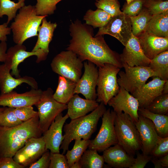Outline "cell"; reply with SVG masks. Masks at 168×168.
Returning a JSON list of instances; mask_svg holds the SVG:
<instances>
[{
    "label": "cell",
    "mask_w": 168,
    "mask_h": 168,
    "mask_svg": "<svg viewBox=\"0 0 168 168\" xmlns=\"http://www.w3.org/2000/svg\"><path fill=\"white\" fill-rule=\"evenodd\" d=\"M93 29L78 19L72 22L69 28L71 39L66 50L75 53L82 61H90L98 67L110 63L123 68L120 54L110 48L103 35L94 36Z\"/></svg>",
    "instance_id": "6da1fadb"
},
{
    "label": "cell",
    "mask_w": 168,
    "mask_h": 168,
    "mask_svg": "<svg viewBox=\"0 0 168 168\" xmlns=\"http://www.w3.org/2000/svg\"><path fill=\"white\" fill-rule=\"evenodd\" d=\"M42 134L39 128V116L15 127L0 126V158L13 157L29 139L40 137Z\"/></svg>",
    "instance_id": "7a4b0ae2"
},
{
    "label": "cell",
    "mask_w": 168,
    "mask_h": 168,
    "mask_svg": "<svg viewBox=\"0 0 168 168\" xmlns=\"http://www.w3.org/2000/svg\"><path fill=\"white\" fill-rule=\"evenodd\" d=\"M105 105L102 102L90 114L71 119L69 123L64 125V134L60 147L64 154L68 150L70 143L77 138L89 139L96 131L98 122L106 110Z\"/></svg>",
    "instance_id": "3957f363"
},
{
    "label": "cell",
    "mask_w": 168,
    "mask_h": 168,
    "mask_svg": "<svg viewBox=\"0 0 168 168\" xmlns=\"http://www.w3.org/2000/svg\"><path fill=\"white\" fill-rule=\"evenodd\" d=\"M46 16L37 15L35 6H24L19 9L10 27L13 39L16 44H23L31 37L38 36L43 19Z\"/></svg>",
    "instance_id": "277c9868"
},
{
    "label": "cell",
    "mask_w": 168,
    "mask_h": 168,
    "mask_svg": "<svg viewBox=\"0 0 168 168\" xmlns=\"http://www.w3.org/2000/svg\"><path fill=\"white\" fill-rule=\"evenodd\" d=\"M114 126L118 144L128 154L134 156L142 147L134 122L129 115L121 112L116 113Z\"/></svg>",
    "instance_id": "5b68a950"
},
{
    "label": "cell",
    "mask_w": 168,
    "mask_h": 168,
    "mask_svg": "<svg viewBox=\"0 0 168 168\" xmlns=\"http://www.w3.org/2000/svg\"><path fill=\"white\" fill-rule=\"evenodd\" d=\"M120 71V68L110 63H105L99 67L96 100L98 102H102L106 105L109 101L117 94L120 87L117 75Z\"/></svg>",
    "instance_id": "8992f818"
},
{
    "label": "cell",
    "mask_w": 168,
    "mask_h": 168,
    "mask_svg": "<svg viewBox=\"0 0 168 168\" xmlns=\"http://www.w3.org/2000/svg\"><path fill=\"white\" fill-rule=\"evenodd\" d=\"M50 66L55 73L77 83L82 76L83 63L75 53L67 50L55 56Z\"/></svg>",
    "instance_id": "52a82bcc"
},
{
    "label": "cell",
    "mask_w": 168,
    "mask_h": 168,
    "mask_svg": "<svg viewBox=\"0 0 168 168\" xmlns=\"http://www.w3.org/2000/svg\"><path fill=\"white\" fill-rule=\"evenodd\" d=\"M53 94L51 88L43 91L40 98L35 105L38 110L39 128L43 133L48 129L56 117L67 109V104L54 99Z\"/></svg>",
    "instance_id": "ba28073f"
},
{
    "label": "cell",
    "mask_w": 168,
    "mask_h": 168,
    "mask_svg": "<svg viewBox=\"0 0 168 168\" xmlns=\"http://www.w3.org/2000/svg\"><path fill=\"white\" fill-rule=\"evenodd\" d=\"M125 71H120L117 82L120 87L132 94L146 84L150 77H156L155 73L149 66L131 67L123 63Z\"/></svg>",
    "instance_id": "9c48e42d"
},
{
    "label": "cell",
    "mask_w": 168,
    "mask_h": 168,
    "mask_svg": "<svg viewBox=\"0 0 168 168\" xmlns=\"http://www.w3.org/2000/svg\"><path fill=\"white\" fill-rule=\"evenodd\" d=\"M116 113L110 108L106 110L102 117L101 125L95 138L90 140L88 147L102 152L118 143L114 122Z\"/></svg>",
    "instance_id": "30bf717a"
},
{
    "label": "cell",
    "mask_w": 168,
    "mask_h": 168,
    "mask_svg": "<svg viewBox=\"0 0 168 168\" xmlns=\"http://www.w3.org/2000/svg\"><path fill=\"white\" fill-rule=\"evenodd\" d=\"M132 34L130 17L122 12L112 16L105 26L99 28L95 36L110 35L116 38L125 46Z\"/></svg>",
    "instance_id": "8fae6325"
},
{
    "label": "cell",
    "mask_w": 168,
    "mask_h": 168,
    "mask_svg": "<svg viewBox=\"0 0 168 168\" xmlns=\"http://www.w3.org/2000/svg\"><path fill=\"white\" fill-rule=\"evenodd\" d=\"M48 54L41 49L35 51H27L24 45L16 44L10 47L7 51L4 63L10 68L11 74L18 78L21 77L18 68L21 63L27 58L35 55L37 57L36 62L39 63L45 60Z\"/></svg>",
    "instance_id": "7c38bea8"
},
{
    "label": "cell",
    "mask_w": 168,
    "mask_h": 168,
    "mask_svg": "<svg viewBox=\"0 0 168 168\" xmlns=\"http://www.w3.org/2000/svg\"><path fill=\"white\" fill-rule=\"evenodd\" d=\"M43 137L29 139L13 156L14 160L24 167L36 161L47 150Z\"/></svg>",
    "instance_id": "4fadbf2b"
},
{
    "label": "cell",
    "mask_w": 168,
    "mask_h": 168,
    "mask_svg": "<svg viewBox=\"0 0 168 168\" xmlns=\"http://www.w3.org/2000/svg\"><path fill=\"white\" fill-rule=\"evenodd\" d=\"M83 67L84 73L77 83L74 94H81L86 99L96 100L98 69L94 64L88 61L84 62Z\"/></svg>",
    "instance_id": "5bb4252c"
},
{
    "label": "cell",
    "mask_w": 168,
    "mask_h": 168,
    "mask_svg": "<svg viewBox=\"0 0 168 168\" xmlns=\"http://www.w3.org/2000/svg\"><path fill=\"white\" fill-rule=\"evenodd\" d=\"M107 104L113 108L116 113L123 112L129 115L134 123L138 121V101L123 87L120 86L117 94L109 101Z\"/></svg>",
    "instance_id": "9a60e30c"
},
{
    "label": "cell",
    "mask_w": 168,
    "mask_h": 168,
    "mask_svg": "<svg viewBox=\"0 0 168 168\" xmlns=\"http://www.w3.org/2000/svg\"><path fill=\"white\" fill-rule=\"evenodd\" d=\"M43 91L41 89L31 88L29 91L19 93L13 90L0 94V106L16 108L33 106L40 98Z\"/></svg>",
    "instance_id": "2e32d148"
},
{
    "label": "cell",
    "mask_w": 168,
    "mask_h": 168,
    "mask_svg": "<svg viewBox=\"0 0 168 168\" xmlns=\"http://www.w3.org/2000/svg\"><path fill=\"white\" fill-rule=\"evenodd\" d=\"M139 114L138 121L134 123L138 131L143 154L150 155L160 137L152 121Z\"/></svg>",
    "instance_id": "e0dca14e"
},
{
    "label": "cell",
    "mask_w": 168,
    "mask_h": 168,
    "mask_svg": "<svg viewBox=\"0 0 168 168\" xmlns=\"http://www.w3.org/2000/svg\"><path fill=\"white\" fill-rule=\"evenodd\" d=\"M69 118L67 113L63 116L62 113L58 114L43 133L46 149L53 153H59L60 147L63 140L62 130L64 123Z\"/></svg>",
    "instance_id": "ac0fdd59"
},
{
    "label": "cell",
    "mask_w": 168,
    "mask_h": 168,
    "mask_svg": "<svg viewBox=\"0 0 168 168\" xmlns=\"http://www.w3.org/2000/svg\"><path fill=\"white\" fill-rule=\"evenodd\" d=\"M120 55L122 63L131 67L149 66L151 62L144 54L138 38L133 34Z\"/></svg>",
    "instance_id": "d6986e66"
},
{
    "label": "cell",
    "mask_w": 168,
    "mask_h": 168,
    "mask_svg": "<svg viewBox=\"0 0 168 168\" xmlns=\"http://www.w3.org/2000/svg\"><path fill=\"white\" fill-rule=\"evenodd\" d=\"M166 81L157 77L145 84L131 94L138 100L139 107L147 108L157 97L162 94L163 87Z\"/></svg>",
    "instance_id": "ffe728a7"
},
{
    "label": "cell",
    "mask_w": 168,
    "mask_h": 168,
    "mask_svg": "<svg viewBox=\"0 0 168 168\" xmlns=\"http://www.w3.org/2000/svg\"><path fill=\"white\" fill-rule=\"evenodd\" d=\"M11 69L4 63L0 65V90L1 94L7 93L13 90L18 86L26 83L31 88L38 89V84L33 77L25 76L14 78L10 73Z\"/></svg>",
    "instance_id": "44dd1931"
},
{
    "label": "cell",
    "mask_w": 168,
    "mask_h": 168,
    "mask_svg": "<svg viewBox=\"0 0 168 168\" xmlns=\"http://www.w3.org/2000/svg\"><path fill=\"white\" fill-rule=\"evenodd\" d=\"M138 38L144 54L151 60L168 50V37H158L145 32Z\"/></svg>",
    "instance_id": "7402d4cb"
},
{
    "label": "cell",
    "mask_w": 168,
    "mask_h": 168,
    "mask_svg": "<svg viewBox=\"0 0 168 168\" xmlns=\"http://www.w3.org/2000/svg\"><path fill=\"white\" fill-rule=\"evenodd\" d=\"M103 156L105 162L115 168H130L135 158L118 143L104 151Z\"/></svg>",
    "instance_id": "603a6c76"
},
{
    "label": "cell",
    "mask_w": 168,
    "mask_h": 168,
    "mask_svg": "<svg viewBox=\"0 0 168 168\" xmlns=\"http://www.w3.org/2000/svg\"><path fill=\"white\" fill-rule=\"evenodd\" d=\"M96 100L84 99L74 94L67 104V114L71 119L85 116L99 105Z\"/></svg>",
    "instance_id": "cb8c5ba5"
},
{
    "label": "cell",
    "mask_w": 168,
    "mask_h": 168,
    "mask_svg": "<svg viewBox=\"0 0 168 168\" xmlns=\"http://www.w3.org/2000/svg\"><path fill=\"white\" fill-rule=\"evenodd\" d=\"M57 26L56 23L48 21L46 16H45L42 20L41 25L39 27L37 40L32 51H35L41 49L48 54L49 44L52 40L54 32Z\"/></svg>",
    "instance_id": "d4e9b609"
},
{
    "label": "cell",
    "mask_w": 168,
    "mask_h": 168,
    "mask_svg": "<svg viewBox=\"0 0 168 168\" xmlns=\"http://www.w3.org/2000/svg\"><path fill=\"white\" fill-rule=\"evenodd\" d=\"M76 82L59 76L58 83L53 97L58 102L67 104L74 94Z\"/></svg>",
    "instance_id": "484cf974"
},
{
    "label": "cell",
    "mask_w": 168,
    "mask_h": 168,
    "mask_svg": "<svg viewBox=\"0 0 168 168\" xmlns=\"http://www.w3.org/2000/svg\"><path fill=\"white\" fill-rule=\"evenodd\" d=\"M145 32L158 37H168V12L152 16Z\"/></svg>",
    "instance_id": "4316f807"
},
{
    "label": "cell",
    "mask_w": 168,
    "mask_h": 168,
    "mask_svg": "<svg viewBox=\"0 0 168 168\" xmlns=\"http://www.w3.org/2000/svg\"><path fill=\"white\" fill-rule=\"evenodd\" d=\"M138 114L150 119L158 135L161 138L168 137V116L152 113L146 108L139 107Z\"/></svg>",
    "instance_id": "83f0119b"
},
{
    "label": "cell",
    "mask_w": 168,
    "mask_h": 168,
    "mask_svg": "<svg viewBox=\"0 0 168 168\" xmlns=\"http://www.w3.org/2000/svg\"><path fill=\"white\" fill-rule=\"evenodd\" d=\"M112 17L104 10L97 8L95 10H88L83 16V20L86 24L93 28H100L105 26Z\"/></svg>",
    "instance_id": "f1b7e54d"
},
{
    "label": "cell",
    "mask_w": 168,
    "mask_h": 168,
    "mask_svg": "<svg viewBox=\"0 0 168 168\" xmlns=\"http://www.w3.org/2000/svg\"><path fill=\"white\" fill-rule=\"evenodd\" d=\"M149 66L161 79L168 80V50L157 55L151 60Z\"/></svg>",
    "instance_id": "f546056e"
},
{
    "label": "cell",
    "mask_w": 168,
    "mask_h": 168,
    "mask_svg": "<svg viewBox=\"0 0 168 168\" xmlns=\"http://www.w3.org/2000/svg\"><path fill=\"white\" fill-rule=\"evenodd\" d=\"M103 155L95 150L89 149L84 152L79 161L81 168H102L104 164Z\"/></svg>",
    "instance_id": "4dcf8cb0"
},
{
    "label": "cell",
    "mask_w": 168,
    "mask_h": 168,
    "mask_svg": "<svg viewBox=\"0 0 168 168\" xmlns=\"http://www.w3.org/2000/svg\"><path fill=\"white\" fill-rule=\"evenodd\" d=\"M152 16L147 10L143 7L137 16H129L131 20L132 34L138 37L146 31Z\"/></svg>",
    "instance_id": "1f68e13d"
},
{
    "label": "cell",
    "mask_w": 168,
    "mask_h": 168,
    "mask_svg": "<svg viewBox=\"0 0 168 168\" xmlns=\"http://www.w3.org/2000/svg\"><path fill=\"white\" fill-rule=\"evenodd\" d=\"M75 140L72 148L70 150H68L65 155L69 168H71L74 163L79 162L84 152L88 147L90 142V139L77 138Z\"/></svg>",
    "instance_id": "d6a6232c"
},
{
    "label": "cell",
    "mask_w": 168,
    "mask_h": 168,
    "mask_svg": "<svg viewBox=\"0 0 168 168\" xmlns=\"http://www.w3.org/2000/svg\"><path fill=\"white\" fill-rule=\"evenodd\" d=\"M25 0H18L17 2L11 0H0V18L4 15L7 16L6 23L8 25L14 19L17 11L25 5Z\"/></svg>",
    "instance_id": "836d02e7"
},
{
    "label": "cell",
    "mask_w": 168,
    "mask_h": 168,
    "mask_svg": "<svg viewBox=\"0 0 168 168\" xmlns=\"http://www.w3.org/2000/svg\"><path fill=\"white\" fill-rule=\"evenodd\" d=\"M146 108L154 113L167 114L168 94H162L158 96Z\"/></svg>",
    "instance_id": "e575fe53"
},
{
    "label": "cell",
    "mask_w": 168,
    "mask_h": 168,
    "mask_svg": "<svg viewBox=\"0 0 168 168\" xmlns=\"http://www.w3.org/2000/svg\"><path fill=\"white\" fill-rule=\"evenodd\" d=\"M14 109L12 107H4L0 114V126L11 128L19 125L23 122L15 114Z\"/></svg>",
    "instance_id": "d590c367"
},
{
    "label": "cell",
    "mask_w": 168,
    "mask_h": 168,
    "mask_svg": "<svg viewBox=\"0 0 168 168\" xmlns=\"http://www.w3.org/2000/svg\"><path fill=\"white\" fill-rule=\"evenodd\" d=\"M143 7L152 16L168 12V0H144Z\"/></svg>",
    "instance_id": "8d00e7d4"
},
{
    "label": "cell",
    "mask_w": 168,
    "mask_h": 168,
    "mask_svg": "<svg viewBox=\"0 0 168 168\" xmlns=\"http://www.w3.org/2000/svg\"><path fill=\"white\" fill-rule=\"evenodd\" d=\"M35 6L37 15L46 16L53 14L56 9V5L62 0H36Z\"/></svg>",
    "instance_id": "74e56055"
},
{
    "label": "cell",
    "mask_w": 168,
    "mask_h": 168,
    "mask_svg": "<svg viewBox=\"0 0 168 168\" xmlns=\"http://www.w3.org/2000/svg\"><path fill=\"white\" fill-rule=\"evenodd\" d=\"M95 4L97 8L104 10L112 16L122 13L118 0H96Z\"/></svg>",
    "instance_id": "f35d334b"
},
{
    "label": "cell",
    "mask_w": 168,
    "mask_h": 168,
    "mask_svg": "<svg viewBox=\"0 0 168 168\" xmlns=\"http://www.w3.org/2000/svg\"><path fill=\"white\" fill-rule=\"evenodd\" d=\"M144 1L133 0L128 4L125 3L123 6L122 12L129 16H136L142 9Z\"/></svg>",
    "instance_id": "ab89813d"
},
{
    "label": "cell",
    "mask_w": 168,
    "mask_h": 168,
    "mask_svg": "<svg viewBox=\"0 0 168 168\" xmlns=\"http://www.w3.org/2000/svg\"><path fill=\"white\" fill-rule=\"evenodd\" d=\"M14 112L16 116L23 122L38 116V111H35L32 106L15 108Z\"/></svg>",
    "instance_id": "60d3db41"
},
{
    "label": "cell",
    "mask_w": 168,
    "mask_h": 168,
    "mask_svg": "<svg viewBox=\"0 0 168 168\" xmlns=\"http://www.w3.org/2000/svg\"><path fill=\"white\" fill-rule=\"evenodd\" d=\"M49 168H69L65 156L59 153L50 152V161Z\"/></svg>",
    "instance_id": "b9f144b4"
},
{
    "label": "cell",
    "mask_w": 168,
    "mask_h": 168,
    "mask_svg": "<svg viewBox=\"0 0 168 168\" xmlns=\"http://www.w3.org/2000/svg\"><path fill=\"white\" fill-rule=\"evenodd\" d=\"M168 153V137H160L159 140L151 153L153 156L159 157L163 156Z\"/></svg>",
    "instance_id": "7bdbcfd3"
},
{
    "label": "cell",
    "mask_w": 168,
    "mask_h": 168,
    "mask_svg": "<svg viewBox=\"0 0 168 168\" xmlns=\"http://www.w3.org/2000/svg\"><path fill=\"white\" fill-rule=\"evenodd\" d=\"M50 161V152L47 150L36 161L30 165L29 168H49Z\"/></svg>",
    "instance_id": "ee69618b"
},
{
    "label": "cell",
    "mask_w": 168,
    "mask_h": 168,
    "mask_svg": "<svg viewBox=\"0 0 168 168\" xmlns=\"http://www.w3.org/2000/svg\"><path fill=\"white\" fill-rule=\"evenodd\" d=\"M136 157L134 162L130 168H143L149 162L152 157L151 155H146L143 153H140L138 151L136 152Z\"/></svg>",
    "instance_id": "f6af8a7d"
},
{
    "label": "cell",
    "mask_w": 168,
    "mask_h": 168,
    "mask_svg": "<svg viewBox=\"0 0 168 168\" xmlns=\"http://www.w3.org/2000/svg\"><path fill=\"white\" fill-rule=\"evenodd\" d=\"M24 168V166L16 162L12 157H4L0 158V168Z\"/></svg>",
    "instance_id": "bcb514c9"
},
{
    "label": "cell",
    "mask_w": 168,
    "mask_h": 168,
    "mask_svg": "<svg viewBox=\"0 0 168 168\" xmlns=\"http://www.w3.org/2000/svg\"><path fill=\"white\" fill-rule=\"evenodd\" d=\"M6 23L0 25V41H6L7 40V35L11 33V30L8 26Z\"/></svg>",
    "instance_id": "7dc6e473"
},
{
    "label": "cell",
    "mask_w": 168,
    "mask_h": 168,
    "mask_svg": "<svg viewBox=\"0 0 168 168\" xmlns=\"http://www.w3.org/2000/svg\"><path fill=\"white\" fill-rule=\"evenodd\" d=\"M7 45L6 41L0 42V62H4L5 61Z\"/></svg>",
    "instance_id": "c3c4849f"
},
{
    "label": "cell",
    "mask_w": 168,
    "mask_h": 168,
    "mask_svg": "<svg viewBox=\"0 0 168 168\" xmlns=\"http://www.w3.org/2000/svg\"><path fill=\"white\" fill-rule=\"evenodd\" d=\"M151 161L153 164L155 168H163L159 159H158V157L152 156Z\"/></svg>",
    "instance_id": "681fc988"
},
{
    "label": "cell",
    "mask_w": 168,
    "mask_h": 168,
    "mask_svg": "<svg viewBox=\"0 0 168 168\" xmlns=\"http://www.w3.org/2000/svg\"><path fill=\"white\" fill-rule=\"evenodd\" d=\"M159 159L163 168L168 167V154L163 156Z\"/></svg>",
    "instance_id": "f907efd6"
},
{
    "label": "cell",
    "mask_w": 168,
    "mask_h": 168,
    "mask_svg": "<svg viewBox=\"0 0 168 168\" xmlns=\"http://www.w3.org/2000/svg\"><path fill=\"white\" fill-rule=\"evenodd\" d=\"M162 94H168V80H166L164 84Z\"/></svg>",
    "instance_id": "816d5d0a"
},
{
    "label": "cell",
    "mask_w": 168,
    "mask_h": 168,
    "mask_svg": "<svg viewBox=\"0 0 168 168\" xmlns=\"http://www.w3.org/2000/svg\"><path fill=\"white\" fill-rule=\"evenodd\" d=\"M126 1V3L128 4L129 3L133 0H125Z\"/></svg>",
    "instance_id": "f5cc1de1"
},
{
    "label": "cell",
    "mask_w": 168,
    "mask_h": 168,
    "mask_svg": "<svg viewBox=\"0 0 168 168\" xmlns=\"http://www.w3.org/2000/svg\"><path fill=\"white\" fill-rule=\"evenodd\" d=\"M4 108V107H0V114L2 111V110H3Z\"/></svg>",
    "instance_id": "db71d44e"
},
{
    "label": "cell",
    "mask_w": 168,
    "mask_h": 168,
    "mask_svg": "<svg viewBox=\"0 0 168 168\" xmlns=\"http://www.w3.org/2000/svg\"></svg>",
    "instance_id": "11a10c76"
}]
</instances>
